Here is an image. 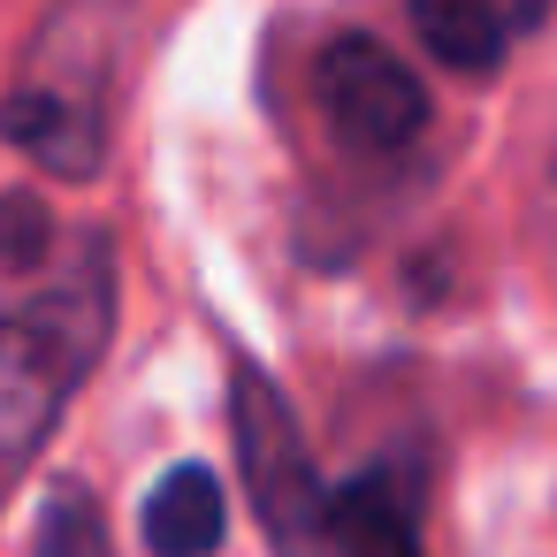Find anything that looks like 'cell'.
<instances>
[{"mask_svg":"<svg viewBox=\"0 0 557 557\" xmlns=\"http://www.w3.org/2000/svg\"><path fill=\"white\" fill-rule=\"evenodd\" d=\"M321 527L344 557H420V496L389 466H359L329 496Z\"/></svg>","mask_w":557,"mask_h":557,"instance_id":"8992f818","label":"cell"},{"mask_svg":"<svg viewBox=\"0 0 557 557\" xmlns=\"http://www.w3.org/2000/svg\"><path fill=\"white\" fill-rule=\"evenodd\" d=\"M230 405H237V458H245V481H252V511H260L275 557H321L329 549V527H321L329 496L313 481V458H306V435H298L283 389L260 367H237Z\"/></svg>","mask_w":557,"mask_h":557,"instance_id":"3957f363","label":"cell"},{"mask_svg":"<svg viewBox=\"0 0 557 557\" xmlns=\"http://www.w3.org/2000/svg\"><path fill=\"white\" fill-rule=\"evenodd\" d=\"M32 557H108V527H100V504L92 488H54L39 527H32Z\"/></svg>","mask_w":557,"mask_h":557,"instance_id":"ba28073f","label":"cell"},{"mask_svg":"<svg viewBox=\"0 0 557 557\" xmlns=\"http://www.w3.org/2000/svg\"><path fill=\"white\" fill-rule=\"evenodd\" d=\"M549 0H412V24L435 62L450 70H496L519 39H534Z\"/></svg>","mask_w":557,"mask_h":557,"instance_id":"5b68a950","label":"cell"},{"mask_svg":"<svg viewBox=\"0 0 557 557\" xmlns=\"http://www.w3.org/2000/svg\"><path fill=\"white\" fill-rule=\"evenodd\" d=\"M47 237H54V222H47L39 191H9V199H0V268H39Z\"/></svg>","mask_w":557,"mask_h":557,"instance_id":"9c48e42d","label":"cell"},{"mask_svg":"<svg viewBox=\"0 0 557 557\" xmlns=\"http://www.w3.org/2000/svg\"><path fill=\"white\" fill-rule=\"evenodd\" d=\"M230 527V504H222V481L207 466H169V481L146 496V549L153 557H214Z\"/></svg>","mask_w":557,"mask_h":557,"instance_id":"52a82bcc","label":"cell"},{"mask_svg":"<svg viewBox=\"0 0 557 557\" xmlns=\"http://www.w3.org/2000/svg\"><path fill=\"white\" fill-rule=\"evenodd\" d=\"M115 9L70 0L39 32L16 92L0 100V138L47 176H92L108 153V70H115Z\"/></svg>","mask_w":557,"mask_h":557,"instance_id":"7a4b0ae2","label":"cell"},{"mask_svg":"<svg viewBox=\"0 0 557 557\" xmlns=\"http://www.w3.org/2000/svg\"><path fill=\"white\" fill-rule=\"evenodd\" d=\"M549 199H557V153H549Z\"/></svg>","mask_w":557,"mask_h":557,"instance_id":"30bf717a","label":"cell"},{"mask_svg":"<svg viewBox=\"0 0 557 557\" xmlns=\"http://www.w3.org/2000/svg\"><path fill=\"white\" fill-rule=\"evenodd\" d=\"M108 329H115V275L100 237L77 245V268L62 283L0 313V496L39 458L62 405L85 389L92 359L108 351Z\"/></svg>","mask_w":557,"mask_h":557,"instance_id":"6da1fadb","label":"cell"},{"mask_svg":"<svg viewBox=\"0 0 557 557\" xmlns=\"http://www.w3.org/2000/svg\"><path fill=\"white\" fill-rule=\"evenodd\" d=\"M313 100H321L329 131L359 153H397L428 131V85L374 39H336L313 62Z\"/></svg>","mask_w":557,"mask_h":557,"instance_id":"277c9868","label":"cell"}]
</instances>
